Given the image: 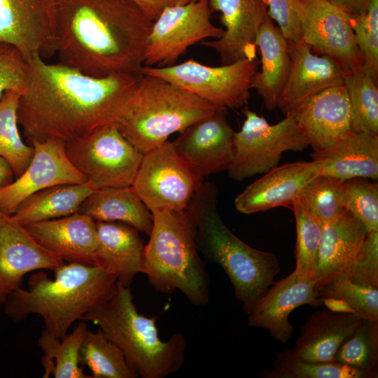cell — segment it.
Returning a JSON list of instances; mask_svg holds the SVG:
<instances>
[{"instance_id": "obj_1", "label": "cell", "mask_w": 378, "mask_h": 378, "mask_svg": "<svg viewBox=\"0 0 378 378\" xmlns=\"http://www.w3.org/2000/svg\"><path fill=\"white\" fill-rule=\"evenodd\" d=\"M144 74L97 78L38 55L26 59L17 117L27 140L64 144L118 123L132 104Z\"/></svg>"}, {"instance_id": "obj_2", "label": "cell", "mask_w": 378, "mask_h": 378, "mask_svg": "<svg viewBox=\"0 0 378 378\" xmlns=\"http://www.w3.org/2000/svg\"><path fill=\"white\" fill-rule=\"evenodd\" d=\"M153 24L130 0H56L55 55L93 77L142 75Z\"/></svg>"}, {"instance_id": "obj_3", "label": "cell", "mask_w": 378, "mask_h": 378, "mask_svg": "<svg viewBox=\"0 0 378 378\" xmlns=\"http://www.w3.org/2000/svg\"><path fill=\"white\" fill-rule=\"evenodd\" d=\"M53 271V279L44 272L31 274L28 289L13 292L4 312L15 321L39 315L46 329L61 339L76 320L113 295L118 281L99 267L80 263H64Z\"/></svg>"}, {"instance_id": "obj_4", "label": "cell", "mask_w": 378, "mask_h": 378, "mask_svg": "<svg viewBox=\"0 0 378 378\" xmlns=\"http://www.w3.org/2000/svg\"><path fill=\"white\" fill-rule=\"evenodd\" d=\"M186 210L195 224L199 251L225 272L248 314L281 271L277 257L252 248L229 230L220 216L218 190L213 183H202Z\"/></svg>"}, {"instance_id": "obj_5", "label": "cell", "mask_w": 378, "mask_h": 378, "mask_svg": "<svg viewBox=\"0 0 378 378\" xmlns=\"http://www.w3.org/2000/svg\"><path fill=\"white\" fill-rule=\"evenodd\" d=\"M99 326L122 351L129 367L141 378H164L178 372L186 359L187 342L181 332L167 341L158 335L155 317L139 314L130 288L117 283L113 295L83 316Z\"/></svg>"}, {"instance_id": "obj_6", "label": "cell", "mask_w": 378, "mask_h": 378, "mask_svg": "<svg viewBox=\"0 0 378 378\" xmlns=\"http://www.w3.org/2000/svg\"><path fill=\"white\" fill-rule=\"evenodd\" d=\"M141 273L159 293L181 291L193 305L209 301V275L199 255L195 224L187 210L153 213Z\"/></svg>"}, {"instance_id": "obj_7", "label": "cell", "mask_w": 378, "mask_h": 378, "mask_svg": "<svg viewBox=\"0 0 378 378\" xmlns=\"http://www.w3.org/2000/svg\"><path fill=\"white\" fill-rule=\"evenodd\" d=\"M216 108L167 80L144 75L132 106L118 125L123 136L144 155Z\"/></svg>"}, {"instance_id": "obj_8", "label": "cell", "mask_w": 378, "mask_h": 378, "mask_svg": "<svg viewBox=\"0 0 378 378\" xmlns=\"http://www.w3.org/2000/svg\"><path fill=\"white\" fill-rule=\"evenodd\" d=\"M259 63L257 57L220 66H209L189 59L166 67L144 66L142 73L189 91L216 108H237L248 102Z\"/></svg>"}, {"instance_id": "obj_9", "label": "cell", "mask_w": 378, "mask_h": 378, "mask_svg": "<svg viewBox=\"0 0 378 378\" xmlns=\"http://www.w3.org/2000/svg\"><path fill=\"white\" fill-rule=\"evenodd\" d=\"M245 120L234 133V156L227 170L230 178L241 181L265 174L278 166L284 152L303 151L309 144L291 113L274 125L248 107Z\"/></svg>"}, {"instance_id": "obj_10", "label": "cell", "mask_w": 378, "mask_h": 378, "mask_svg": "<svg viewBox=\"0 0 378 378\" xmlns=\"http://www.w3.org/2000/svg\"><path fill=\"white\" fill-rule=\"evenodd\" d=\"M72 164L95 189L132 185L143 154L111 124L64 144Z\"/></svg>"}, {"instance_id": "obj_11", "label": "cell", "mask_w": 378, "mask_h": 378, "mask_svg": "<svg viewBox=\"0 0 378 378\" xmlns=\"http://www.w3.org/2000/svg\"><path fill=\"white\" fill-rule=\"evenodd\" d=\"M209 0L166 8L153 22L144 56V66L174 65L188 48L208 38H219L222 28L214 26Z\"/></svg>"}, {"instance_id": "obj_12", "label": "cell", "mask_w": 378, "mask_h": 378, "mask_svg": "<svg viewBox=\"0 0 378 378\" xmlns=\"http://www.w3.org/2000/svg\"><path fill=\"white\" fill-rule=\"evenodd\" d=\"M201 185L167 141L143 155L132 186L153 214L186 210Z\"/></svg>"}, {"instance_id": "obj_13", "label": "cell", "mask_w": 378, "mask_h": 378, "mask_svg": "<svg viewBox=\"0 0 378 378\" xmlns=\"http://www.w3.org/2000/svg\"><path fill=\"white\" fill-rule=\"evenodd\" d=\"M234 133L227 118V108H216L181 132L172 143L201 185L205 177L229 169L235 152Z\"/></svg>"}, {"instance_id": "obj_14", "label": "cell", "mask_w": 378, "mask_h": 378, "mask_svg": "<svg viewBox=\"0 0 378 378\" xmlns=\"http://www.w3.org/2000/svg\"><path fill=\"white\" fill-rule=\"evenodd\" d=\"M56 0H0V43L15 48L26 59L55 55Z\"/></svg>"}, {"instance_id": "obj_15", "label": "cell", "mask_w": 378, "mask_h": 378, "mask_svg": "<svg viewBox=\"0 0 378 378\" xmlns=\"http://www.w3.org/2000/svg\"><path fill=\"white\" fill-rule=\"evenodd\" d=\"M301 1V40L316 52L336 61L346 71L362 66L351 15L326 0Z\"/></svg>"}, {"instance_id": "obj_16", "label": "cell", "mask_w": 378, "mask_h": 378, "mask_svg": "<svg viewBox=\"0 0 378 378\" xmlns=\"http://www.w3.org/2000/svg\"><path fill=\"white\" fill-rule=\"evenodd\" d=\"M33 158L25 171L11 183L0 188V211L12 216L19 204L44 188L62 184L88 182L68 158L59 141H31Z\"/></svg>"}, {"instance_id": "obj_17", "label": "cell", "mask_w": 378, "mask_h": 378, "mask_svg": "<svg viewBox=\"0 0 378 378\" xmlns=\"http://www.w3.org/2000/svg\"><path fill=\"white\" fill-rule=\"evenodd\" d=\"M64 264L59 256L39 244L23 225L0 211V304L21 287L27 273L54 270Z\"/></svg>"}, {"instance_id": "obj_18", "label": "cell", "mask_w": 378, "mask_h": 378, "mask_svg": "<svg viewBox=\"0 0 378 378\" xmlns=\"http://www.w3.org/2000/svg\"><path fill=\"white\" fill-rule=\"evenodd\" d=\"M289 113L315 153L328 150L353 132L349 98L343 85L309 97Z\"/></svg>"}, {"instance_id": "obj_19", "label": "cell", "mask_w": 378, "mask_h": 378, "mask_svg": "<svg viewBox=\"0 0 378 378\" xmlns=\"http://www.w3.org/2000/svg\"><path fill=\"white\" fill-rule=\"evenodd\" d=\"M316 283L309 276H300L295 270L288 276L273 283L248 314V324L267 330L276 340L285 344L290 338L293 328L288 316L303 304L321 306Z\"/></svg>"}, {"instance_id": "obj_20", "label": "cell", "mask_w": 378, "mask_h": 378, "mask_svg": "<svg viewBox=\"0 0 378 378\" xmlns=\"http://www.w3.org/2000/svg\"><path fill=\"white\" fill-rule=\"evenodd\" d=\"M290 69L277 108L285 115L309 97L341 85L346 71L330 57L313 53L302 40L288 41Z\"/></svg>"}, {"instance_id": "obj_21", "label": "cell", "mask_w": 378, "mask_h": 378, "mask_svg": "<svg viewBox=\"0 0 378 378\" xmlns=\"http://www.w3.org/2000/svg\"><path fill=\"white\" fill-rule=\"evenodd\" d=\"M212 12L219 11L225 29L217 39L201 44L218 52L222 65L256 57V36L270 18L263 0H209Z\"/></svg>"}, {"instance_id": "obj_22", "label": "cell", "mask_w": 378, "mask_h": 378, "mask_svg": "<svg viewBox=\"0 0 378 378\" xmlns=\"http://www.w3.org/2000/svg\"><path fill=\"white\" fill-rule=\"evenodd\" d=\"M320 169L315 160L276 166L239 193L234 206L241 214H252L291 206L301 190L320 174Z\"/></svg>"}, {"instance_id": "obj_23", "label": "cell", "mask_w": 378, "mask_h": 378, "mask_svg": "<svg viewBox=\"0 0 378 378\" xmlns=\"http://www.w3.org/2000/svg\"><path fill=\"white\" fill-rule=\"evenodd\" d=\"M24 227L39 244L64 261L96 266L97 234L91 217L77 212Z\"/></svg>"}, {"instance_id": "obj_24", "label": "cell", "mask_w": 378, "mask_h": 378, "mask_svg": "<svg viewBox=\"0 0 378 378\" xmlns=\"http://www.w3.org/2000/svg\"><path fill=\"white\" fill-rule=\"evenodd\" d=\"M368 233L363 223L348 211L323 225L312 273L316 287L346 273L360 251Z\"/></svg>"}, {"instance_id": "obj_25", "label": "cell", "mask_w": 378, "mask_h": 378, "mask_svg": "<svg viewBox=\"0 0 378 378\" xmlns=\"http://www.w3.org/2000/svg\"><path fill=\"white\" fill-rule=\"evenodd\" d=\"M95 265L130 288L141 273L144 245L139 231L120 222L96 221Z\"/></svg>"}, {"instance_id": "obj_26", "label": "cell", "mask_w": 378, "mask_h": 378, "mask_svg": "<svg viewBox=\"0 0 378 378\" xmlns=\"http://www.w3.org/2000/svg\"><path fill=\"white\" fill-rule=\"evenodd\" d=\"M363 320L353 313L328 308L315 312L302 326L293 353L307 361L334 362L342 344L360 326Z\"/></svg>"}, {"instance_id": "obj_27", "label": "cell", "mask_w": 378, "mask_h": 378, "mask_svg": "<svg viewBox=\"0 0 378 378\" xmlns=\"http://www.w3.org/2000/svg\"><path fill=\"white\" fill-rule=\"evenodd\" d=\"M320 163V174L341 181L352 178H378V135L352 132L331 148L311 153Z\"/></svg>"}, {"instance_id": "obj_28", "label": "cell", "mask_w": 378, "mask_h": 378, "mask_svg": "<svg viewBox=\"0 0 378 378\" xmlns=\"http://www.w3.org/2000/svg\"><path fill=\"white\" fill-rule=\"evenodd\" d=\"M261 55V69L253 76L251 88L262 97L266 109L277 108L290 69L288 40L268 18L260 27L255 41Z\"/></svg>"}, {"instance_id": "obj_29", "label": "cell", "mask_w": 378, "mask_h": 378, "mask_svg": "<svg viewBox=\"0 0 378 378\" xmlns=\"http://www.w3.org/2000/svg\"><path fill=\"white\" fill-rule=\"evenodd\" d=\"M78 213L96 221L120 222L149 235L153 214L132 187H109L95 190L80 204Z\"/></svg>"}, {"instance_id": "obj_30", "label": "cell", "mask_w": 378, "mask_h": 378, "mask_svg": "<svg viewBox=\"0 0 378 378\" xmlns=\"http://www.w3.org/2000/svg\"><path fill=\"white\" fill-rule=\"evenodd\" d=\"M94 190L88 182L50 186L26 198L12 217L24 225L66 216L77 213L82 202Z\"/></svg>"}, {"instance_id": "obj_31", "label": "cell", "mask_w": 378, "mask_h": 378, "mask_svg": "<svg viewBox=\"0 0 378 378\" xmlns=\"http://www.w3.org/2000/svg\"><path fill=\"white\" fill-rule=\"evenodd\" d=\"M87 330V325L83 321L61 339L47 329L42 331L38 344L43 352V378L51 374L55 378H91L79 366V352Z\"/></svg>"}, {"instance_id": "obj_32", "label": "cell", "mask_w": 378, "mask_h": 378, "mask_svg": "<svg viewBox=\"0 0 378 378\" xmlns=\"http://www.w3.org/2000/svg\"><path fill=\"white\" fill-rule=\"evenodd\" d=\"M351 111L352 132L378 135V88L362 66L344 77Z\"/></svg>"}, {"instance_id": "obj_33", "label": "cell", "mask_w": 378, "mask_h": 378, "mask_svg": "<svg viewBox=\"0 0 378 378\" xmlns=\"http://www.w3.org/2000/svg\"><path fill=\"white\" fill-rule=\"evenodd\" d=\"M79 364L86 365L92 378H136L120 349L101 329L87 330L79 352Z\"/></svg>"}, {"instance_id": "obj_34", "label": "cell", "mask_w": 378, "mask_h": 378, "mask_svg": "<svg viewBox=\"0 0 378 378\" xmlns=\"http://www.w3.org/2000/svg\"><path fill=\"white\" fill-rule=\"evenodd\" d=\"M23 90H10L0 98V157L11 167L17 177L29 166L34 153L25 144L18 129L17 112Z\"/></svg>"}, {"instance_id": "obj_35", "label": "cell", "mask_w": 378, "mask_h": 378, "mask_svg": "<svg viewBox=\"0 0 378 378\" xmlns=\"http://www.w3.org/2000/svg\"><path fill=\"white\" fill-rule=\"evenodd\" d=\"M343 181L319 174L301 190L294 202L322 225L328 223L347 211L343 194Z\"/></svg>"}, {"instance_id": "obj_36", "label": "cell", "mask_w": 378, "mask_h": 378, "mask_svg": "<svg viewBox=\"0 0 378 378\" xmlns=\"http://www.w3.org/2000/svg\"><path fill=\"white\" fill-rule=\"evenodd\" d=\"M274 368L264 370L265 378H373L377 376L336 362L316 363L304 360L293 350L276 354Z\"/></svg>"}, {"instance_id": "obj_37", "label": "cell", "mask_w": 378, "mask_h": 378, "mask_svg": "<svg viewBox=\"0 0 378 378\" xmlns=\"http://www.w3.org/2000/svg\"><path fill=\"white\" fill-rule=\"evenodd\" d=\"M319 298L346 302L361 319L378 321V288L356 281L346 275L335 276L316 287Z\"/></svg>"}, {"instance_id": "obj_38", "label": "cell", "mask_w": 378, "mask_h": 378, "mask_svg": "<svg viewBox=\"0 0 378 378\" xmlns=\"http://www.w3.org/2000/svg\"><path fill=\"white\" fill-rule=\"evenodd\" d=\"M334 362L377 375L378 321L363 319L342 344Z\"/></svg>"}, {"instance_id": "obj_39", "label": "cell", "mask_w": 378, "mask_h": 378, "mask_svg": "<svg viewBox=\"0 0 378 378\" xmlns=\"http://www.w3.org/2000/svg\"><path fill=\"white\" fill-rule=\"evenodd\" d=\"M290 208L296 223L295 272L300 276H309L313 279L323 225L297 203L294 202Z\"/></svg>"}, {"instance_id": "obj_40", "label": "cell", "mask_w": 378, "mask_h": 378, "mask_svg": "<svg viewBox=\"0 0 378 378\" xmlns=\"http://www.w3.org/2000/svg\"><path fill=\"white\" fill-rule=\"evenodd\" d=\"M345 208L368 232L378 231V183L365 178L343 181Z\"/></svg>"}, {"instance_id": "obj_41", "label": "cell", "mask_w": 378, "mask_h": 378, "mask_svg": "<svg viewBox=\"0 0 378 378\" xmlns=\"http://www.w3.org/2000/svg\"><path fill=\"white\" fill-rule=\"evenodd\" d=\"M354 38L363 59L362 67L378 81V0H371L365 13L351 15Z\"/></svg>"}, {"instance_id": "obj_42", "label": "cell", "mask_w": 378, "mask_h": 378, "mask_svg": "<svg viewBox=\"0 0 378 378\" xmlns=\"http://www.w3.org/2000/svg\"><path fill=\"white\" fill-rule=\"evenodd\" d=\"M344 275L378 288V231H370L358 256Z\"/></svg>"}, {"instance_id": "obj_43", "label": "cell", "mask_w": 378, "mask_h": 378, "mask_svg": "<svg viewBox=\"0 0 378 378\" xmlns=\"http://www.w3.org/2000/svg\"><path fill=\"white\" fill-rule=\"evenodd\" d=\"M270 18L275 20L288 41L301 39L300 24L303 13L301 0H263Z\"/></svg>"}, {"instance_id": "obj_44", "label": "cell", "mask_w": 378, "mask_h": 378, "mask_svg": "<svg viewBox=\"0 0 378 378\" xmlns=\"http://www.w3.org/2000/svg\"><path fill=\"white\" fill-rule=\"evenodd\" d=\"M26 60L14 47L0 43V98L10 90H23Z\"/></svg>"}, {"instance_id": "obj_45", "label": "cell", "mask_w": 378, "mask_h": 378, "mask_svg": "<svg viewBox=\"0 0 378 378\" xmlns=\"http://www.w3.org/2000/svg\"><path fill=\"white\" fill-rule=\"evenodd\" d=\"M144 15L154 22L163 10L169 6L180 5V0H130Z\"/></svg>"}, {"instance_id": "obj_46", "label": "cell", "mask_w": 378, "mask_h": 378, "mask_svg": "<svg viewBox=\"0 0 378 378\" xmlns=\"http://www.w3.org/2000/svg\"><path fill=\"white\" fill-rule=\"evenodd\" d=\"M345 11L348 14L358 15L365 13L371 0H326Z\"/></svg>"}, {"instance_id": "obj_47", "label": "cell", "mask_w": 378, "mask_h": 378, "mask_svg": "<svg viewBox=\"0 0 378 378\" xmlns=\"http://www.w3.org/2000/svg\"><path fill=\"white\" fill-rule=\"evenodd\" d=\"M14 173L10 164L0 157V188L11 183Z\"/></svg>"}, {"instance_id": "obj_48", "label": "cell", "mask_w": 378, "mask_h": 378, "mask_svg": "<svg viewBox=\"0 0 378 378\" xmlns=\"http://www.w3.org/2000/svg\"><path fill=\"white\" fill-rule=\"evenodd\" d=\"M196 1L197 0H180V5H184Z\"/></svg>"}]
</instances>
